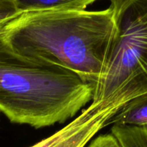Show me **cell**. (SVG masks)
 I'll list each match as a JSON object with an SVG mask.
<instances>
[{
  "label": "cell",
  "instance_id": "obj_8",
  "mask_svg": "<svg viewBox=\"0 0 147 147\" xmlns=\"http://www.w3.org/2000/svg\"><path fill=\"white\" fill-rule=\"evenodd\" d=\"M21 14L14 0H0V25L6 24Z\"/></svg>",
  "mask_w": 147,
  "mask_h": 147
},
{
  "label": "cell",
  "instance_id": "obj_7",
  "mask_svg": "<svg viewBox=\"0 0 147 147\" xmlns=\"http://www.w3.org/2000/svg\"><path fill=\"white\" fill-rule=\"evenodd\" d=\"M111 133L122 147H147V126H113Z\"/></svg>",
  "mask_w": 147,
  "mask_h": 147
},
{
  "label": "cell",
  "instance_id": "obj_9",
  "mask_svg": "<svg viewBox=\"0 0 147 147\" xmlns=\"http://www.w3.org/2000/svg\"><path fill=\"white\" fill-rule=\"evenodd\" d=\"M85 147H122L112 133L98 136L92 139Z\"/></svg>",
  "mask_w": 147,
  "mask_h": 147
},
{
  "label": "cell",
  "instance_id": "obj_11",
  "mask_svg": "<svg viewBox=\"0 0 147 147\" xmlns=\"http://www.w3.org/2000/svg\"><path fill=\"white\" fill-rule=\"evenodd\" d=\"M8 23V22H7ZM5 25V24H4V25H0V32H1V30H2V28H3V27H4V26Z\"/></svg>",
  "mask_w": 147,
  "mask_h": 147
},
{
  "label": "cell",
  "instance_id": "obj_6",
  "mask_svg": "<svg viewBox=\"0 0 147 147\" xmlns=\"http://www.w3.org/2000/svg\"><path fill=\"white\" fill-rule=\"evenodd\" d=\"M147 126V94L136 98L121 108L109 125Z\"/></svg>",
  "mask_w": 147,
  "mask_h": 147
},
{
  "label": "cell",
  "instance_id": "obj_4",
  "mask_svg": "<svg viewBox=\"0 0 147 147\" xmlns=\"http://www.w3.org/2000/svg\"><path fill=\"white\" fill-rule=\"evenodd\" d=\"M121 108L102 102H92L87 108L59 131L56 142L50 147H85Z\"/></svg>",
  "mask_w": 147,
  "mask_h": 147
},
{
  "label": "cell",
  "instance_id": "obj_2",
  "mask_svg": "<svg viewBox=\"0 0 147 147\" xmlns=\"http://www.w3.org/2000/svg\"><path fill=\"white\" fill-rule=\"evenodd\" d=\"M93 95L76 73L18 55L0 41V111L12 123L35 129L63 123Z\"/></svg>",
  "mask_w": 147,
  "mask_h": 147
},
{
  "label": "cell",
  "instance_id": "obj_5",
  "mask_svg": "<svg viewBox=\"0 0 147 147\" xmlns=\"http://www.w3.org/2000/svg\"><path fill=\"white\" fill-rule=\"evenodd\" d=\"M97 0H14L18 9L22 12L42 11L86 10Z\"/></svg>",
  "mask_w": 147,
  "mask_h": 147
},
{
  "label": "cell",
  "instance_id": "obj_12",
  "mask_svg": "<svg viewBox=\"0 0 147 147\" xmlns=\"http://www.w3.org/2000/svg\"><path fill=\"white\" fill-rule=\"evenodd\" d=\"M0 114H1V111H0Z\"/></svg>",
  "mask_w": 147,
  "mask_h": 147
},
{
  "label": "cell",
  "instance_id": "obj_10",
  "mask_svg": "<svg viewBox=\"0 0 147 147\" xmlns=\"http://www.w3.org/2000/svg\"><path fill=\"white\" fill-rule=\"evenodd\" d=\"M59 131H58L56 133L52 134L51 136H48V137L40 141L39 142L36 143L35 144L33 145V146L30 147H50L56 142V140H57L58 138H59Z\"/></svg>",
  "mask_w": 147,
  "mask_h": 147
},
{
  "label": "cell",
  "instance_id": "obj_3",
  "mask_svg": "<svg viewBox=\"0 0 147 147\" xmlns=\"http://www.w3.org/2000/svg\"><path fill=\"white\" fill-rule=\"evenodd\" d=\"M110 8L118 36L92 102L122 108L147 94V0H110Z\"/></svg>",
  "mask_w": 147,
  "mask_h": 147
},
{
  "label": "cell",
  "instance_id": "obj_1",
  "mask_svg": "<svg viewBox=\"0 0 147 147\" xmlns=\"http://www.w3.org/2000/svg\"><path fill=\"white\" fill-rule=\"evenodd\" d=\"M118 36L111 9L22 12L3 27L0 41L13 53L69 70L95 90Z\"/></svg>",
  "mask_w": 147,
  "mask_h": 147
}]
</instances>
